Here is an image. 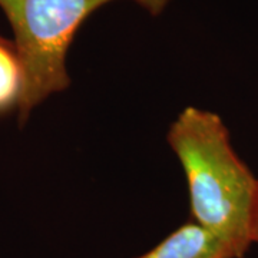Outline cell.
Returning <instances> with one entry per match:
<instances>
[{
    "label": "cell",
    "instance_id": "1",
    "mask_svg": "<svg viewBox=\"0 0 258 258\" xmlns=\"http://www.w3.org/2000/svg\"><path fill=\"white\" fill-rule=\"evenodd\" d=\"M166 139L184 169L192 221L241 258L252 244L258 179L234 151L228 128L217 113L186 106Z\"/></svg>",
    "mask_w": 258,
    "mask_h": 258
},
{
    "label": "cell",
    "instance_id": "2",
    "mask_svg": "<svg viewBox=\"0 0 258 258\" xmlns=\"http://www.w3.org/2000/svg\"><path fill=\"white\" fill-rule=\"evenodd\" d=\"M111 2L116 0H0L25 76L18 105L20 125L50 95L69 88L66 57L75 35L86 19Z\"/></svg>",
    "mask_w": 258,
    "mask_h": 258
},
{
    "label": "cell",
    "instance_id": "3",
    "mask_svg": "<svg viewBox=\"0 0 258 258\" xmlns=\"http://www.w3.org/2000/svg\"><path fill=\"white\" fill-rule=\"evenodd\" d=\"M138 258H237L217 235L189 221Z\"/></svg>",
    "mask_w": 258,
    "mask_h": 258
},
{
    "label": "cell",
    "instance_id": "4",
    "mask_svg": "<svg viewBox=\"0 0 258 258\" xmlns=\"http://www.w3.org/2000/svg\"><path fill=\"white\" fill-rule=\"evenodd\" d=\"M23 83V68L13 42H0V113L18 108Z\"/></svg>",
    "mask_w": 258,
    "mask_h": 258
},
{
    "label": "cell",
    "instance_id": "5",
    "mask_svg": "<svg viewBox=\"0 0 258 258\" xmlns=\"http://www.w3.org/2000/svg\"><path fill=\"white\" fill-rule=\"evenodd\" d=\"M135 2L152 16L161 15L166 9V6L171 3V0H135Z\"/></svg>",
    "mask_w": 258,
    "mask_h": 258
},
{
    "label": "cell",
    "instance_id": "6",
    "mask_svg": "<svg viewBox=\"0 0 258 258\" xmlns=\"http://www.w3.org/2000/svg\"><path fill=\"white\" fill-rule=\"evenodd\" d=\"M251 234H252V244H258V188L255 201H254V210H252V227H251Z\"/></svg>",
    "mask_w": 258,
    "mask_h": 258
},
{
    "label": "cell",
    "instance_id": "7",
    "mask_svg": "<svg viewBox=\"0 0 258 258\" xmlns=\"http://www.w3.org/2000/svg\"><path fill=\"white\" fill-rule=\"evenodd\" d=\"M0 42H2V43H5V42H10V40H8V39H5V37H3V36H0Z\"/></svg>",
    "mask_w": 258,
    "mask_h": 258
}]
</instances>
